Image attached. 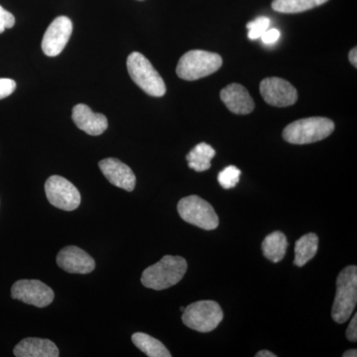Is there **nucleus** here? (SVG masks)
I'll list each match as a JSON object with an SVG mask.
<instances>
[{"instance_id": "nucleus-30", "label": "nucleus", "mask_w": 357, "mask_h": 357, "mask_svg": "<svg viewBox=\"0 0 357 357\" xmlns=\"http://www.w3.org/2000/svg\"><path fill=\"white\" fill-rule=\"evenodd\" d=\"M344 357H356L357 356V351L356 349H351V351H345L344 354Z\"/></svg>"}, {"instance_id": "nucleus-25", "label": "nucleus", "mask_w": 357, "mask_h": 357, "mask_svg": "<svg viewBox=\"0 0 357 357\" xmlns=\"http://www.w3.org/2000/svg\"><path fill=\"white\" fill-rule=\"evenodd\" d=\"M15 89V81L11 79L0 77V100H3V98H8L9 96L13 95Z\"/></svg>"}, {"instance_id": "nucleus-1", "label": "nucleus", "mask_w": 357, "mask_h": 357, "mask_svg": "<svg viewBox=\"0 0 357 357\" xmlns=\"http://www.w3.org/2000/svg\"><path fill=\"white\" fill-rule=\"evenodd\" d=\"M188 264L181 256L166 255L143 271L141 283L152 290L161 291L172 287L182 280Z\"/></svg>"}, {"instance_id": "nucleus-29", "label": "nucleus", "mask_w": 357, "mask_h": 357, "mask_svg": "<svg viewBox=\"0 0 357 357\" xmlns=\"http://www.w3.org/2000/svg\"><path fill=\"white\" fill-rule=\"evenodd\" d=\"M256 357H276V354L268 351H261L256 354Z\"/></svg>"}, {"instance_id": "nucleus-17", "label": "nucleus", "mask_w": 357, "mask_h": 357, "mask_svg": "<svg viewBox=\"0 0 357 357\" xmlns=\"http://www.w3.org/2000/svg\"><path fill=\"white\" fill-rule=\"evenodd\" d=\"M288 241L285 234L281 231H274L265 237L262 243L263 255L273 263L283 260L287 252Z\"/></svg>"}, {"instance_id": "nucleus-6", "label": "nucleus", "mask_w": 357, "mask_h": 357, "mask_svg": "<svg viewBox=\"0 0 357 357\" xmlns=\"http://www.w3.org/2000/svg\"><path fill=\"white\" fill-rule=\"evenodd\" d=\"M183 312L184 325L199 333L213 332L223 319L222 307L215 301L192 303Z\"/></svg>"}, {"instance_id": "nucleus-26", "label": "nucleus", "mask_w": 357, "mask_h": 357, "mask_svg": "<svg viewBox=\"0 0 357 357\" xmlns=\"http://www.w3.org/2000/svg\"><path fill=\"white\" fill-rule=\"evenodd\" d=\"M280 36L281 33L278 29H268L263 33L260 38L262 39L263 43L270 45L276 43L280 39Z\"/></svg>"}, {"instance_id": "nucleus-10", "label": "nucleus", "mask_w": 357, "mask_h": 357, "mask_svg": "<svg viewBox=\"0 0 357 357\" xmlns=\"http://www.w3.org/2000/svg\"><path fill=\"white\" fill-rule=\"evenodd\" d=\"M263 100L272 107H286L295 105L298 91L292 84L280 77H267L260 84Z\"/></svg>"}, {"instance_id": "nucleus-14", "label": "nucleus", "mask_w": 357, "mask_h": 357, "mask_svg": "<svg viewBox=\"0 0 357 357\" xmlns=\"http://www.w3.org/2000/svg\"><path fill=\"white\" fill-rule=\"evenodd\" d=\"M72 119L77 128L91 136L100 135L109 126L105 115L96 114L84 103H79L73 109Z\"/></svg>"}, {"instance_id": "nucleus-2", "label": "nucleus", "mask_w": 357, "mask_h": 357, "mask_svg": "<svg viewBox=\"0 0 357 357\" xmlns=\"http://www.w3.org/2000/svg\"><path fill=\"white\" fill-rule=\"evenodd\" d=\"M357 302V267H345L337 279V295L332 310L333 321L344 324L351 318Z\"/></svg>"}, {"instance_id": "nucleus-24", "label": "nucleus", "mask_w": 357, "mask_h": 357, "mask_svg": "<svg viewBox=\"0 0 357 357\" xmlns=\"http://www.w3.org/2000/svg\"><path fill=\"white\" fill-rule=\"evenodd\" d=\"M15 24V17L0 6V34L6 29H11Z\"/></svg>"}, {"instance_id": "nucleus-28", "label": "nucleus", "mask_w": 357, "mask_h": 357, "mask_svg": "<svg viewBox=\"0 0 357 357\" xmlns=\"http://www.w3.org/2000/svg\"><path fill=\"white\" fill-rule=\"evenodd\" d=\"M357 49L354 48L351 52H349V61H351V63L352 65L354 66V67H357Z\"/></svg>"}, {"instance_id": "nucleus-12", "label": "nucleus", "mask_w": 357, "mask_h": 357, "mask_svg": "<svg viewBox=\"0 0 357 357\" xmlns=\"http://www.w3.org/2000/svg\"><path fill=\"white\" fill-rule=\"evenodd\" d=\"M57 264L68 273L73 274H89L96 268L93 258L74 245L67 246L59 252Z\"/></svg>"}, {"instance_id": "nucleus-15", "label": "nucleus", "mask_w": 357, "mask_h": 357, "mask_svg": "<svg viewBox=\"0 0 357 357\" xmlns=\"http://www.w3.org/2000/svg\"><path fill=\"white\" fill-rule=\"evenodd\" d=\"M225 107L236 114H249L255 107V100L248 89L239 84H230L220 91Z\"/></svg>"}, {"instance_id": "nucleus-5", "label": "nucleus", "mask_w": 357, "mask_h": 357, "mask_svg": "<svg viewBox=\"0 0 357 357\" xmlns=\"http://www.w3.org/2000/svg\"><path fill=\"white\" fill-rule=\"evenodd\" d=\"M222 66V59L218 54L192 50L180 59L176 73L180 79L185 81H197L217 72Z\"/></svg>"}, {"instance_id": "nucleus-4", "label": "nucleus", "mask_w": 357, "mask_h": 357, "mask_svg": "<svg viewBox=\"0 0 357 357\" xmlns=\"http://www.w3.org/2000/svg\"><path fill=\"white\" fill-rule=\"evenodd\" d=\"M129 76L147 95L161 98L166 93V84L144 55L133 52L128 58Z\"/></svg>"}, {"instance_id": "nucleus-13", "label": "nucleus", "mask_w": 357, "mask_h": 357, "mask_svg": "<svg viewBox=\"0 0 357 357\" xmlns=\"http://www.w3.org/2000/svg\"><path fill=\"white\" fill-rule=\"evenodd\" d=\"M98 167L110 184L128 192L133 191L136 177L130 167L115 158L103 159L98 163Z\"/></svg>"}, {"instance_id": "nucleus-11", "label": "nucleus", "mask_w": 357, "mask_h": 357, "mask_svg": "<svg viewBox=\"0 0 357 357\" xmlns=\"http://www.w3.org/2000/svg\"><path fill=\"white\" fill-rule=\"evenodd\" d=\"M73 22L66 16H59L49 25L42 39V50L48 57L60 55L70 38Z\"/></svg>"}, {"instance_id": "nucleus-20", "label": "nucleus", "mask_w": 357, "mask_h": 357, "mask_svg": "<svg viewBox=\"0 0 357 357\" xmlns=\"http://www.w3.org/2000/svg\"><path fill=\"white\" fill-rule=\"evenodd\" d=\"M132 342L143 354L149 357H171L172 354L160 340L144 333H134Z\"/></svg>"}, {"instance_id": "nucleus-23", "label": "nucleus", "mask_w": 357, "mask_h": 357, "mask_svg": "<svg viewBox=\"0 0 357 357\" xmlns=\"http://www.w3.org/2000/svg\"><path fill=\"white\" fill-rule=\"evenodd\" d=\"M270 20L267 17H259L255 21L248 23L246 27L249 30L248 38L251 40H257L262 36L263 33L269 29Z\"/></svg>"}, {"instance_id": "nucleus-8", "label": "nucleus", "mask_w": 357, "mask_h": 357, "mask_svg": "<svg viewBox=\"0 0 357 357\" xmlns=\"http://www.w3.org/2000/svg\"><path fill=\"white\" fill-rule=\"evenodd\" d=\"M45 192L52 206L60 210H77L81 204V194L67 178L61 176H51L45 183Z\"/></svg>"}, {"instance_id": "nucleus-27", "label": "nucleus", "mask_w": 357, "mask_h": 357, "mask_svg": "<svg viewBox=\"0 0 357 357\" xmlns=\"http://www.w3.org/2000/svg\"><path fill=\"white\" fill-rule=\"evenodd\" d=\"M347 337L352 342H356L357 340V314H354L351 324L347 326Z\"/></svg>"}, {"instance_id": "nucleus-9", "label": "nucleus", "mask_w": 357, "mask_h": 357, "mask_svg": "<svg viewBox=\"0 0 357 357\" xmlns=\"http://www.w3.org/2000/svg\"><path fill=\"white\" fill-rule=\"evenodd\" d=\"M11 296L14 300L22 301L37 307L49 306L55 298L53 290L39 280H20L13 284Z\"/></svg>"}, {"instance_id": "nucleus-22", "label": "nucleus", "mask_w": 357, "mask_h": 357, "mask_svg": "<svg viewBox=\"0 0 357 357\" xmlns=\"http://www.w3.org/2000/svg\"><path fill=\"white\" fill-rule=\"evenodd\" d=\"M241 171L236 166H229L218 174V181L223 189H232L241 180Z\"/></svg>"}, {"instance_id": "nucleus-18", "label": "nucleus", "mask_w": 357, "mask_h": 357, "mask_svg": "<svg viewBox=\"0 0 357 357\" xmlns=\"http://www.w3.org/2000/svg\"><path fill=\"white\" fill-rule=\"evenodd\" d=\"M318 248L319 237L317 236V234H305L296 243L294 264L298 267L304 266L314 257Z\"/></svg>"}, {"instance_id": "nucleus-7", "label": "nucleus", "mask_w": 357, "mask_h": 357, "mask_svg": "<svg viewBox=\"0 0 357 357\" xmlns=\"http://www.w3.org/2000/svg\"><path fill=\"white\" fill-rule=\"evenodd\" d=\"M178 213L185 222L204 230L215 229L220 225L217 213L211 204L196 195L181 199Z\"/></svg>"}, {"instance_id": "nucleus-21", "label": "nucleus", "mask_w": 357, "mask_h": 357, "mask_svg": "<svg viewBox=\"0 0 357 357\" xmlns=\"http://www.w3.org/2000/svg\"><path fill=\"white\" fill-rule=\"evenodd\" d=\"M328 0H273L272 8L277 13H301L325 4Z\"/></svg>"}, {"instance_id": "nucleus-19", "label": "nucleus", "mask_w": 357, "mask_h": 357, "mask_svg": "<svg viewBox=\"0 0 357 357\" xmlns=\"http://www.w3.org/2000/svg\"><path fill=\"white\" fill-rule=\"evenodd\" d=\"M215 156V150L206 143H199L192 148L187 155L188 164L190 168L196 172H204L211 167V159Z\"/></svg>"}, {"instance_id": "nucleus-3", "label": "nucleus", "mask_w": 357, "mask_h": 357, "mask_svg": "<svg viewBox=\"0 0 357 357\" xmlns=\"http://www.w3.org/2000/svg\"><path fill=\"white\" fill-rule=\"evenodd\" d=\"M335 130V123L326 117L299 119L286 126L283 138L291 144H310L326 139Z\"/></svg>"}, {"instance_id": "nucleus-16", "label": "nucleus", "mask_w": 357, "mask_h": 357, "mask_svg": "<svg viewBox=\"0 0 357 357\" xmlns=\"http://www.w3.org/2000/svg\"><path fill=\"white\" fill-rule=\"evenodd\" d=\"M16 357H58L60 352L57 345L50 340L27 337L21 340L13 349Z\"/></svg>"}, {"instance_id": "nucleus-31", "label": "nucleus", "mask_w": 357, "mask_h": 357, "mask_svg": "<svg viewBox=\"0 0 357 357\" xmlns=\"http://www.w3.org/2000/svg\"><path fill=\"white\" fill-rule=\"evenodd\" d=\"M184 310H185V307H181V311H182V312H183V311H184Z\"/></svg>"}]
</instances>
